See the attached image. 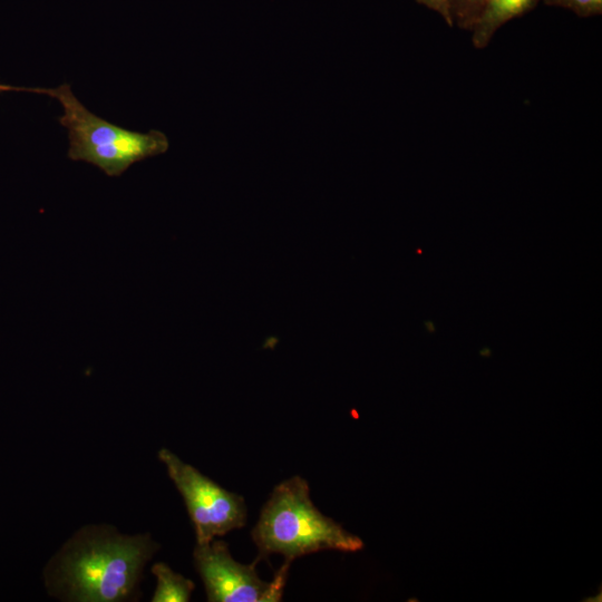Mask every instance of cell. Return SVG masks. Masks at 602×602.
<instances>
[{
  "label": "cell",
  "instance_id": "1",
  "mask_svg": "<svg viewBox=\"0 0 602 602\" xmlns=\"http://www.w3.org/2000/svg\"><path fill=\"white\" fill-rule=\"evenodd\" d=\"M157 548L148 534L124 535L113 526H85L48 563V592L76 602L137 599L144 566Z\"/></svg>",
  "mask_w": 602,
  "mask_h": 602
},
{
  "label": "cell",
  "instance_id": "2",
  "mask_svg": "<svg viewBox=\"0 0 602 602\" xmlns=\"http://www.w3.org/2000/svg\"><path fill=\"white\" fill-rule=\"evenodd\" d=\"M259 559L281 554L285 561L323 550L356 552L363 542L323 515L310 498L305 479L293 476L276 485L252 530Z\"/></svg>",
  "mask_w": 602,
  "mask_h": 602
},
{
  "label": "cell",
  "instance_id": "3",
  "mask_svg": "<svg viewBox=\"0 0 602 602\" xmlns=\"http://www.w3.org/2000/svg\"><path fill=\"white\" fill-rule=\"evenodd\" d=\"M14 91L42 94L57 99L64 108L58 120L68 130V157L93 164L107 176H120L134 163L168 149V139L159 130L134 132L95 115L78 100L68 84L57 88L14 86Z\"/></svg>",
  "mask_w": 602,
  "mask_h": 602
},
{
  "label": "cell",
  "instance_id": "4",
  "mask_svg": "<svg viewBox=\"0 0 602 602\" xmlns=\"http://www.w3.org/2000/svg\"><path fill=\"white\" fill-rule=\"evenodd\" d=\"M158 458L184 499L196 544L244 526L246 505L242 496L221 487L166 448L158 452Z\"/></svg>",
  "mask_w": 602,
  "mask_h": 602
},
{
  "label": "cell",
  "instance_id": "5",
  "mask_svg": "<svg viewBox=\"0 0 602 602\" xmlns=\"http://www.w3.org/2000/svg\"><path fill=\"white\" fill-rule=\"evenodd\" d=\"M193 559L210 602H276L282 598L289 561L273 581L265 582L255 570L259 560L252 564L235 561L226 543L220 540L196 544Z\"/></svg>",
  "mask_w": 602,
  "mask_h": 602
},
{
  "label": "cell",
  "instance_id": "6",
  "mask_svg": "<svg viewBox=\"0 0 602 602\" xmlns=\"http://www.w3.org/2000/svg\"><path fill=\"white\" fill-rule=\"evenodd\" d=\"M540 1L542 0H487L470 29L474 47H487L502 26L533 10Z\"/></svg>",
  "mask_w": 602,
  "mask_h": 602
},
{
  "label": "cell",
  "instance_id": "7",
  "mask_svg": "<svg viewBox=\"0 0 602 602\" xmlns=\"http://www.w3.org/2000/svg\"><path fill=\"white\" fill-rule=\"evenodd\" d=\"M157 584L152 602H187L195 584L187 577L174 572L167 564L158 562L152 569Z\"/></svg>",
  "mask_w": 602,
  "mask_h": 602
},
{
  "label": "cell",
  "instance_id": "8",
  "mask_svg": "<svg viewBox=\"0 0 602 602\" xmlns=\"http://www.w3.org/2000/svg\"><path fill=\"white\" fill-rule=\"evenodd\" d=\"M487 0H449L453 27L470 31Z\"/></svg>",
  "mask_w": 602,
  "mask_h": 602
},
{
  "label": "cell",
  "instance_id": "9",
  "mask_svg": "<svg viewBox=\"0 0 602 602\" xmlns=\"http://www.w3.org/2000/svg\"><path fill=\"white\" fill-rule=\"evenodd\" d=\"M546 6L573 11L579 17H593L602 13V0H542Z\"/></svg>",
  "mask_w": 602,
  "mask_h": 602
},
{
  "label": "cell",
  "instance_id": "10",
  "mask_svg": "<svg viewBox=\"0 0 602 602\" xmlns=\"http://www.w3.org/2000/svg\"><path fill=\"white\" fill-rule=\"evenodd\" d=\"M419 4L425 6L426 8L437 12L441 16L445 22L453 27L450 12H449V0H416Z\"/></svg>",
  "mask_w": 602,
  "mask_h": 602
},
{
  "label": "cell",
  "instance_id": "11",
  "mask_svg": "<svg viewBox=\"0 0 602 602\" xmlns=\"http://www.w3.org/2000/svg\"><path fill=\"white\" fill-rule=\"evenodd\" d=\"M1 85V84H0Z\"/></svg>",
  "mask_w": 602,
  "mask_h": 602
}]
</instances>
